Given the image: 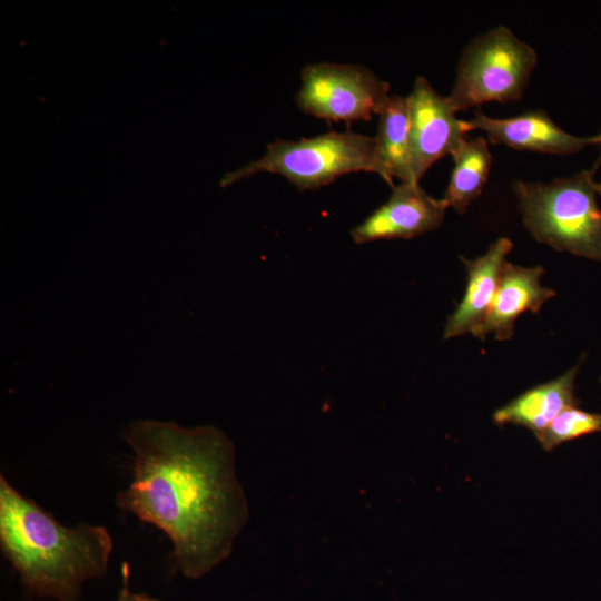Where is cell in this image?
Returning a JSON list of instances; mask_svg holds the SVG:
<instances>
[{
	"label": "cell",
	"instance_id": "7a4b0ae2",
	"mask_svg": "<svg viewBox=\"0 0 601 601\" xmlns=\"http://www.w3.org/2000/svg\"><path fill=\"white\" fill-rule=\"evenodd\" d=\"M0 546L30 593L78 601L86 581L107 573L112 539L102 525L63 526L1 474Z\"/></svg>",
	"mask_w": 601,
	"mask_h": 601
},
{
	"label": "cell",
	"instance_id": "9c48e42d",
	"mask_svg": "<svg viewBox=\"0 0 601 601\" xmlns=\"http://www.w3.org/2000/svg\"><path fill=\"white\" fill-rule=\"evenodd\" d=\"M466 126L470 131H483L492 144L516 150L570 155L594 145L593 137H578L560 128L544 110L509 118H493L476 110Z\"/></svg>",
	"mask_w": 601,
	"mask_h": 601
},
{
	"label": "cell",
	"instance_id": "ba28073f",
	"mask_svg": "<svg viewBox=\"0 0 601 601\" xmlns=\"http://www.w3.org/2000/svg\"><path fill=\"white\" fill-rule=\"evenodd\" d=\"M449 206L428 195L418 183H400L390 198L352 229L356 244L378 239L413 238L436 229Z\"/></svg>",
	"mask_w": 601,
	"mask_h": 601
},
{
	"label": "cell",
	"instance_id": "3957f363",
	"mask_svg": "<svg viewBox=\"0 0 601 601\" xmlns=\"http://www.w3.org/2000/svg\"><path fill=\"white\" fill-rule=\"evenodd\" d=\"M599 162L550 183L515 180L512 188L523 224L538 242L601 263V208L593 178Z\"/></svg>",
	"mask_w": 601,
	"mask_h": 601
},
{
	"label": "cell",
	"instance_id": "e0dca14e",
	"mask_svg": "<svg viewBox=\"0 0 601 601\" xmlns=\"http://www.w3.org/2000/svg\"><path fill=\"white\" fill-rule=\"evenodd\" d=\"M592 137L594 145L601 146V132Z\"/></svg>",
	"mask_w": 601,
	"mask_h": 601
},
{
	"label": "cell",
	"instance_id": "52a82bcc",
	"mask_svg": "<svg viewBox=\"0 0 601 601\" xmlns=\"http://www.w3.org/2000/svg\"><path fill=\"white\" fill-rule=\"evenodd\" d=\"M407 99L412 174L418 183L432 165L451 155L470 131L456 117L447 96L440 95L422 76Z\"/></svg>",
	"mask_w": 601,
	"mask_h": 601
},
{
	"label": "cell",
	"instance_id": "30bf717a",
	"mask_svg": "<svg viewBox=\"0 0 601 601\" xmlns=\"http://www.w3.org/2000/svg\"><path fill=\"white\" fill-rule=\"evenodd\" d=\"M512 247L509 238L501 237L484 255L473 260L461 258L466 267L467 284L461 303L446 321L445 339L467 333L477 336L493 305Z\"/></svg>",
	"mask_w": 601,
	"mask_h": 601
},
{
	"label": "cell",
	"instance_id": "7c38bea8",
	"mask_svg": "<svg viewBox=\"0 0 601 601\" xmlns=\"http://www.w3.org/2000/svg\"><path fill=\"white\" fill-rule=\"evenodd\" d=\"M579 366L577 364L562 376L522 393L496 410L493 421L499 425L525 426L534 434L543 431L562 411L579 403L574 396Z\"/></svg>",
	"mask_w": 601,
	"mask_h": 601
},
{
	"label": "cell",
	"instance_id": "8fae6325",
	"mask_svg": "<svg viewBox=\"0 0 601 601\" xmlns=\"http://www.w3.org/2000/svg\"><path fill=\"white\" fill-rule=\"evenodd\" d=\"M543 272L542 266L523 267L506 263L493 305L476 337L483 339L493 334L499 341L510 339L522 313H539L542 305L555 295L553 289L541 285Z\"/></svg>",
	"mask_w": 601,
	"mask_h": 601
},
{
	"label": "cell",
	"instance_id": "9a60e30c",
	"mask_svg": "<svg viewBox=\"0 0 601 601\" xmlns=\"http://www.w3.org/2000/svg\"><path fill=\"white\" fill-rule=\"evenodd\" d=\"M595 432H601V414L571 406L562 411L535 436L545 451H551L564 442Z\"/></svg>",
	"mask_w": 601,
	"mask_h": 601
},
{
	"label": "cell",
	"instance_id": "5b68a950",
	"mask_svg": "<svg viewBox=\"0 0 601 601\" xmlns=\"http://www.w3.org/2000/svg\"><path fill=\"white\" fill-rule=\"evenodd\" d=\"M538 62L536 51L511 29L497 26L471 40L462 51L453 88L454 110L486 102L519 100Z\"/></svg>",
	"mask_w": 601,
	"mask_h": 601
},
{
	"label": "cell",
	"instance_id": "2e32d148",
	"mask_svg": "<svg viewBox=\"0 0 601 601\" xmlns=\"http://www.w3.org/2000/svg\"><path fill=\"white\" fill-rule=\"evenodd\" d=\"M128 572H129L128 565L124 563V566H122L124 583L118 593L116 601H160L157 598L150 597L148 594L132 592L128 584Z\"/></svg>",
	"mask_w": 601,
	"mask_h": 601
},
{
	"label": "cell",
	"instance_id": "5bb4252c",
	"mask_svg": "<svg viewBox=\"0 0 601 601\" xmlns=\"http://www.w3.org/2000/svg\"><path fill=\"white\" fill-rule=\"evenodd\" d=\"M451 156L454 166L443 200L462 214L481 195L490 176L492 154L484 137L466 136Z\"/></svg>",
	"mask_w": 601,
	"mask_h": 601
},
{
	"label": "cell",
	"instance_id": "ac0fdd59",
	"mask_svg": "<svg viewBox=\"0 0 601 601\" xmlns=\"http://www.w3.org/2000/svg\"><path fill=\"white\" fill-rule=\"evenodd\" d=\"M594 188L597 194L601 196V181L594 184Z\"/></svg>",
	"mask_w": 601,
	"mask_h": 601
},
{
	"label": "cell",
	"instance_id": "277c9868",
	"mask_svg": "<svg viewBox=\"0 0 601 601\" xmlns=\"http://www.w3.org/2000/svg\"><path fill=\"white\" fill-rule=\"evenodd\" d=\"M356 171L381 176L375 138L329 131L296 141L278 139L257 160L226 174L220 184L228 186L258 173H269L285 177L299 190H311Z\"/></svg>",
	"mask_w": 601,
	"mask_h": 601
},
{
	"label": "cell",
	"instance_id": "8992f818",
	"mask_svg": "<svg viewBox=\"0 0 601 601\" xmlns=\"http://www.w3.org/2000/svg\"><path fill=\"white\" fill-rule=\"evenodd\" d=\"M296 102L308 115L333 122L368 121L385 107L390 83L361 65L306 66Z\"/></svg>",
	"mask_w": 601,
	"mask_h": 601
},
{
	"label": "cell",
	"instance_id": "4fadbf2b",
	"mask_svg": "<svg viewBox=\"0 0 601 601\" xmlns=\"http://www.w3.org/2000/svg\"><path fill=\"white\" fill-rule=\"evenodd\" d=\"M381 177L392 187L394 178L401 183L414 181L412 174L410 117L407 99L391 95L378 115L374 136Z\"/></svg>",
	"mask_w": 601,
	"mask_h": 601
},
{
	"label": "cell",
	"instance_id": "6da1fadb",
	"mask_svg": "<svg viewBox=\"0 0 601 601\" xmlns=\"http://www.w3.org/2000/svg\"><path fill=\"white\" fill-rule=\"evenodd\" d=\"M124 439L132 480L117 505L169 538L186 578L203 577L229 556L249 516L234 443L214 426L154 420L134 422Z\"/></svg>",
	"mask_w": 601,
	"mask_h": 601
}]
</instances>
